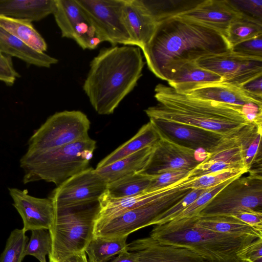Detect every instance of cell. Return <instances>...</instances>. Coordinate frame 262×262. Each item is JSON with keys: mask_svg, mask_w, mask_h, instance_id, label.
<instances>
[{"mask_svg": "<svg viewBox=\"0 0 262 262\" xmlns=\"http://www.w3.org/2000/svg\"><path fill=\"white\" fill-rule=\"evenodd\" d=\"M0 52L10 57L21 59L27 64L38 67L48 68L58 62L56 58L31 48L1 27Z\"/></svg>", "mask_w": 262, "mask_h": 262, "instance_id": "cell-25", "label": "cell"}, {"mask_svg": "<svg viewBox=\"0 0 262 262\" xmlns=\"http://www.w3.org/2000/svg\"><path fill=\"white\" fill-rule=\"evenodd\" d=\"M150 236L164 244L187 248L207 262H241L238 254L262 238L215 232L199 225L196 216L156 225Z\"/></svg>", "mask_w": 262, "mask_h": 262, "instance_id": "cell-4", "label": "cell"}, {"mask_svg": "<svg viewBox=\"0 0 262 262\" xmlns=\"http://www.w3.org/2000/svg\"><path fill=\"white\" fill-rule=\"evenodd\" d=\"M96 147L90 137L55 149L28 152L20 160L24 184L44 180L57 186L89 167Z\"/></svg>", "mask_w": 262, "mask_h": 262, "instance_id": "cell-5", "label": "cell"}, {"mask_svg": "<svg viewBox=\"0 0 262 262\" xmlns=\"http://www.w3.org/2000/svg\"><path fill=\"white\" fill-rule=\"evenodd\" d=\"M142 3L157 23L193 8L200 1H146Z\"/></svg>", "mask_w": 262, "mask_h": 262, "instance_id": "cell-32", "label": "cell"}, {"mask_svg": "<svg viewBox=\"0 0 262 262\" xmlns=\"http://www.w3.org/2000/svg\"><path fill=\"white\" fill-rule=\"evenodd\" d=\"M127 237L94 235L84 250L89 262H107L113 256L127 251Z\"/></svg>", "mask_w": 262, "mask_h": 262, "instance_id": "cell-30", "label": "cell"}, {"mask_svg": "<svg viewBox=\"0 0 262 262\" xmlns=\"http://www.w3.org/2000/svg\"><path fill=\"white\" fill-rule=\"evenodd\" d=\"M158 130L160 138L147 165L141 173L154 176L169 171H190L207 157L206 150L180 144Z\"/></svg>", "mask_w": 262, "mask_h": 262, "instance_id": "cell-11", "label": "cell"}, {"mask_svg": "<svg viewBox=\"0 0 262 262\" xmlns=\"http://www.w3.org/2000/svg\"><path fill=\"white\" fill-rule=\"evenodd\" d=\"M149 121L171 139L181 141L194 149L201 148L207 151L223 137L187 125L154 119H149Z\"/></svg>", "mask_w": 262, "mask_h": 262, "instance_id": "cell-20", "label": "cell"}, {"mask_svg": "<svg viewBox=\"0 0 262 262\" xmlns=\"http://www.w3.org/2000/svg\"><path fill=\"white\" fill-rule=\"evenodd\" d=\"M262 35V21L243 15L229 26L226 38L231 47Z\"/></svg>", "mask_w": 262, "mask_h": 262, "instance_id": "cell-33", "label": "cell"}, {"mask_svg": "<svg viewBox=\"0 0 262 262\" xmlns=\"http://www.w3.org/2000/svg\"><path fill=\"white\" fill-rule=\"evenodd\" d=\"M187 95L202 99L242 106L249 103L262 106V98L251 95L239 86L223 82L204 85Z\"/></svg>", "mask_w": 262, "mask_h": 262, "instance_id": "cell-22", "label": "cell"}, {"mask_svg": "<svg viewBox=\"0 0 262 262\" xmlns=\"http://www.w3.org/2000/svg\"><path fill=\"white\" fill-rule=\"evenodd\" d=\"M151 176L141 172L124 176L107 184L104 194L112 199L136 195L148 189Z\"/></svg>", "mask_w": 262, "mask_h": 262, "instance_id": "cell-31", "label": "cell"}, {"mask_svg": "<svg viewBox=\"0 0 262 262\" xmlns=\"http://www.w3.org/2000/svg\"><path fill=\"white\" fill-rule=\"evenodd\" d=\"M155 93L158 104L145 110L149 119L191 126L221 136L252 122L244 113L243 106L193 97L162 83L156 86Z\"/></svg>", "mask_w": 262, "mask_h": 262, "instance_id": "cell-3", "label": "cell"}, {"mask_svg": "<svg viewBox=\"0 0 262 262\" xmlns=\"http://www.w3.org/2000/svg\"><path fill=\"white\" fill-rule=\"evenodd\" d=\"M128 251L137 254L136 262H207L187 248L164 244L150 236L128 244Z\"/></svg>", "mask_w": 262, "mask_h": 262, "instance_id": "cell-18", "label": "cell"}, {"mask_svg": "<svg viewBox=\"0 0 262 262\" xmlns=\"http://www.w3.org/2000/svg\"><path fill=\"white\" fill-rule=\"evenodd\" d=\"M102 41L136 46L123 16L124 0H76Z\"/></svg>", "mask_w": 262, "mask_h": 262, "instance_id": "cell-10", "label": "cell"}, {"mask_svg": "<svg viewBox=\"0 0 262 262\" xmlns=\"http://www.w3.org/2000/svg\"><path fill=\"white\" fill-rule=\"evenodd\" d=\"M230 49L219 31L198 21L175 16L157 23L151 37L141 50L149 70L168 81L186 63Z\"/></svg>", "mask_w": 262, "mask_h": 262, "instance_id": "cell-1", "label": "cell"}, {"mask_svg": "<svg viewBox=\"0 0 262 262\" xmlns=\"http://www.w3.org/2000/svg\"><path fill=\"white\" fill-rule=\"evenodd\" d=\"M248 176L237 177L222 189L200 211L202 216L231 215L252 209L262 211L261 174L250 172Z\"/></svg>", "mask_w": 262, "mask_h": 262, "instance_id": "cell-8", "label": "cell"}, {"mask_svg": "<svg viewBox=\"0 0 262 262\" xmlns=\"http://www.w3.org/2000/svg\"><path fill=\"white\" fill-rule=\"evenodd\" d=\"M29 238L23 229L16 228L10 233L0 255V262H21Z\"/></svg>", "mask_w": 262, "mask_h": 262, "instance_id": "cell-34", "label": "cell"}, {"mask_svg": "<svg viewBox=\"0 0 262 262\" xmlns=\"http://www.w3.org/2000/svg\"><path fill=\"white\" fill-rule=\"evenodd\" d=\"M155 145L143 148L107 166L95 170L108 184L124 176L141 172L147 165Z\"/></svg>", "mask_w": 262, "mask_h": 262, "instance_id": "cell-27", "label": "cell"}, {"mask_svg": "<svg viewBox=\"0 0 262 262\" xmlns=\"http://www.w3.org/2000/svg\"><path fill=\"white\" fill-rule=\"evenodd\" d=\"M197 224L210 230L231 234H248L262 237V231L230 215L196 216Z\"/></svg>", "mask_w": 262, "mask_h": 262, "instance_id": "cell-29", "label": "cell"}, {"mask_svg": "<svg viewBox=\"0 0 262 262\" xmlns=\"http://www.w3.org/2000/svg\"><path fill=\"white\" fill-rule=\"evenodd\" d=\"M222 81L219 75L191 62L180 68L168 83L177 92L187 94L204 85Z\"/></svg>", "mask_w": 262, "mask_h": 262, "instance_id": "cell-23", "label": "cell"}, {"mask_svg": "<svg viewBox=\"0 0 262 262\" xmlns=\"http://www.w3.org/2000/svg\"><path fill=\"white\" fill-rule=\"evenodd\" d=\"M138 255L135 252L125 251L118 254V255L107 262H136Z\"/></svg>", "mask_w": 262, "mask_h": 262, "instance_id": "cell-46", "label": "cell"}, {"mask_svg": "<svg viewBox=\"0 0 262 262\" xmlns=\"http://www.w3.org/2000/svg\"><path fill=\"white\" fill-rule=\"evenodd\" d=\"M240 88L251 95L262 98V75L249 81Z\"/></svg>", "mask_w": 262, "mask_h": 262, "instance_id": "cell-45", "label": "cell"}, {"mask_svg": "<svg viewBox=\"0 0 262 262\" xmlns=\"http://www.w3.org/2000/svg\"><path fill=\"white\" fill-rule=\"evenodd\" d=\"M40 262H47V260H46V258L42 260L41 261H40Z\"/></svg>", "mask_w": 262, "mask_h": 262, "instance_id": "cell-48", "label": "cell"}, {"mask_svg": "<svg viewBox=\"0 0 262 262\" xmlns=\"http://www.w3.org/2000/svg\"><path fill=\"white\" fill-rule=\"evenodd\" d=\"M207 190L191 189L187 194L162 213L157 219L155 225L164 224L173 220Z\"/></svg>", "mask_w": 262, "mask_h": 262, "instance_id": "cell-38", "label": "cell"}, {"mask_svg": "<svg viewBox=\"0 0 262 262\" xmlns=\"http://www.w3.org/2000/svg\"><path fill=\"white\" fill-rule=\"evenodd\" d=\"M100 210L99 200L54 207L49 229L52 239L49 262H62L72 255L84 251L94 236Z\"/></svg>", "mask_w": 262, "mask_h": 262, "instance_id": "cell-6", "label": "cell"}, {"mask_svg": "<svg viewBox=\"0 0 262 262\" xmlns=\"http://www.w3.org/2000/svg\"><path fill=\"white\" fill-rule=\"evenodd\" d=\"M248 172L246 169H227L194 178L190 184V189H208Z\"/></svg>", "mask_w": 262, "mask_h": 262, "instance_id": "cell-36", "label": "cell"}, {"mask_svg": "<svg viewBox=\"0 0 262 262\" xmlns=\"http://www.w3.org/2000/svg\"><path fill=\"white\" fill-rule=\"evenodd\" d=\"M53 14L62 37L74 40L82 49H95L102 42L76 0H56Z\"/></svg>", "mask_w": 262, "mask_h": 262, "instance_id": "cell-15", "label": "cell"}, {"mask_svg": "<svg viewBox=\"0 0 262 262\" xmlns=\"http://www.w3.org/2000/svg\"><path fill=\"white\" fill-rule=\"evenodd\" d=\"M243 262H262V238H259L244 249L238 255Z\"/></svg>", "mask_w": 262, "mask_h": 262, "instance_id": "cell-43", "label": "cell"}, {"mask_svg": "<svg viewBox=\"0 0 262 262\" xmlns=\"http://www.w3.org/2000/svg\"><path fill=\"white\" fill-rule=\"evenodd\" d=\"M242 15L230 0H204L193 8L177 16L210 26L226 37L230 25Z\"/></svg>", "mask_w": 262, "mask_h": 262, "instance_id": "cell-19", "label": "cell"}, {"mask_svg": "<svg viewBox=\"0 0 262 262\" xmlns=\"http://www.w3.org/2000/svg\"><path fill=\"white\" fill-rule=\"evenodd\" d=\"M91 122L80 111H64L50 116L28 141V152L55 149L88 137Z\"/></svg>", "mask_w": 262, "mask_h": 262, "instance_id": "cell-7", "label": "cell"}, {"mask_svg": "<svg viewBox=\"0 0 262 262\" xmlns=\"http://www.w3.org/2000/svg\"><path fill=\"white\" fill-rule=\"evenodd\" d=\"M189 181L190 178L188 176L183 180L163 188L145 191L136 195L120 199L110 198L104 193L99 200L100 210L95 225L108 221L128 210L179 190L190 189Z\"/></svg>", "mask_w": 262, "mask_h": 262, "instance_id": "cell-17", "label": "cell"}, {"mask_svg": "<svg viewBox=\"0 0 262 262\" xmlns=\"http://www.w3.org/2000/svg\"><path fill=\"white\" fill-rule=\"evenodd\" d=\"M195 62L201 67L221 76L222 82L239 87L262 75V59L242 56L231 50L202 58Z\"/></svg>", "mask_w": 262, "mask_h": 262, "instance_id": "cell-13", "label": "cell"}, {"mask_svg": "<svg viewBox=\"0 0 262 262\" xmlns=\"http://www.w3.org/2000/svg\"><path fill=\"white\" fill-rule=\"evenodd\" d=\"M247 125L233 134L222 137L217 144L207 151L204 161L190 171V176L197 178L227 169L248 171L244 160Z\"/></svg>", "mask_w": 262, "mask_h": 262, "instance_id": "cell-12", "label": "cell"}, {"mask_svg": "<svg viewBox=\"0 0 262 262\" xmlns=\"http://www.w3.org/2000/svg\"><path fill=\"white\" fill-rule=\"evenodd\" d=\"M262 231V211L252 209L239 210L230 215Z\"/></svg>", "mask_w": 262, "mask_h": 262, "instance_id": "cell-44", "label": "cell"}, {"mask_svg": "<svg viewBox=\"0 0 262 262\" xmlns=\"http://www.w3.org/2000/svg\"><path fill=\"white\" fill-rule=\"evenodd\" d=\"M107 184L95 169L88 167L57 186L49 198L54 207L99 200Z\"/></svg>", "mask_w": 262, "mask_h": 262, "instance_id": "cell-14", "label": "cell"}, {"mask_svg": "<svg viewBox=\"0 0 262 262\" xmlns=\"http://www.w3.org/2000/svg\"><path fill=\"white\" fill-rule=\"evenodd\" d=\"M20 77L14 69L10 57L0 52V81L12 85Z\"/></svg>", "mask_w": 262, "mask_h": 262, "instance_id": "cell-42", "label": "cell"}, {"mask_svg": "<svg viewBox=\"0 0 262 262\" xmlns=\"http://www.w3.org/2000/svg\"><path fill=\"white\" fill-rule=\"evenodd\" d=\"M52 248V239L49 230L45 229L33 230L26 246L24 254L35 257L39 261L46 258Z\"/></svg>", "mask_w": 262, "mask_h": 262, "instance_id": "cell-35", "label": "cell"}, {"mask_svg": "<svg viewBox=\"0 0 262 262\" xmlns=\"http://www.w3.org/2000/svg\"><path fill=\"white\" fill-rule=\"evenodd\" d=\"M56 0H0V15L40 21L53 13Z\"/></svg>", "mask_w": 262, "mask_h": 262, "instance_id": "cell-24", "label": "cell"}, {"mask_svg": "<svg viewBox=\"0 0 262 262\" xmlns=\"http://www.w3.org/2000/svg\"><path fill=\"white\" fill-rule=\"evenodd\" d=\"M191 189L179 190L128 210L95 226L94 235L106 237L128 236L144 227L155 225L158 217Z\"/></svg>", "mask_w": 262, "mask_h": 262, "instance_id": "cell-9", "label": "cell"}, {"mask_svg": "<svg viewBox=\"0 0 262 262\" xmlns=\"http://www.w3.org/2000/svg\"><path fill=\"white\" fill-rule=\"evenodd\" d=\"M62 262H89L84 251L72 255Z\"/></svg>", "mask_w": 262, "mask_h": 262, "instance_id": "cell-47", "label": "cell"}, {"mask_svg": "<svg viewBox=\"0 0 262 262\" xmlns=\"http://www.w3.org/2000/svg\"><path fill=\"white\" fill-rule=\"evenodd\" d=\"M230 50L242 56L262 59V35L237 43Z\"/></svg>", "mask_w": 262, "mask_h": 262, "instance_id": "cell-40", "label": "cell"}, {"mask_svg": "<svg viewBox=\"0 0 262 262\" xmlns=\"http://www.w3.org/2000/svg\"><path fill=\"white\" fill-rule=\"evenodd\" d=\"M13 205L21 217L25 232L33 230H49L54 215V207L49 198L29 195L26 190L9 188Z\"/></svg>", "mask_w": 262, "mask_h": 262, "instance_id": "cell-16", "label": "cell"}, {"mask_svg": "<svg viewBox=\"0 0 262 262\" xmlns=\"http://www.w3.org/2000/svg\"><path fill=\"white\" fill-rule=\"evenodd\" d=\"M0 27L38 52L47 50L45 40L30 20L0 15Z\"/></svg>", "mask_w": 262, "mask_h": 262, "instance_id": "cell-28", "label": "cell"}, {"mask_svg": "<svg viewBox=\"0 0 262 262\" xmlns=\"http://www.w3.org/2000/svg\"><path fill=\"white\" fill-rule=\"evenodd\" d=\"M241 262H243V261H241Z\"/></svg>", "mask_w": 262, "mask_h": 262, "instance_id": "cell-49", "label": "cell"}, {"mask_svg": "<svg viewBox=\"0 0 262 262\" xmlns=\"http://www.w3.org/2000/svg\"><path fill=\"white\" fill-rule=\"evenodd\" d=\"M190 171H169L151 176L150 185L146 191L163 188L183 180Z\"/></svg>", "mask_w": 262, "mask_h": 262, "instance_id": "cell-39", "label": "cell"}, {"mask_svg": "<svg viewBox=\"0 0 262 262\" xmlns=\"http://www.w3.org/2000/svg\"><path fill=\"white\" fill-rule=\"evenodd\" d=\"M244 15L262 21V0H230Z\"/></svg>", "mask_w": 262, "mask_h": 262, "instance_id": "cell-41", "label": "cell"}, {"mask_svg": "<svg viewBox=\"0 0 262 262\" xmlns=\"http://www.w3.org/2000/svg\"><path fill=\"white\" fill-rule=\"evenodd\" d=\"M123 16L136 46L141 49L150 40L157 22L141 0H124Z\"/></svg>", "mask_w": 262, "mask_h": 262, "instance_id": "cell-21", "label": "cell"}, {"mask_svg": "<svg viewBox=\"0 0 262 262\" xmlns=\"http://www.w3.org/2000/svg\"><path fill=\"white\" fill-rule=\"evenodd\" d=\"M237 177L230 179L207 189L172 220L198 216L200 211L222 189Z\"/></svg>", "mask_w": 262, "mask_h": 262, "instance_id": "cell-37", "label": "cell"}, {"mask_svg": "<svg viewBox=\"0 0 262 262\" xmlns=\"http://www.w3.org/2000/svg\"><path fill=\"white\" fill-rule=\"evenodd\" d=\"M145 63L139 47L115 46L99 51L91 61L83 85L98 114L114 113L137 84Z\"/></svg>", "mask_w": 262, "mask_h": 262, "instance_id": "cell-2", "label": "cell"}, {"mask_svg": "<svg viewBox=\"0 0 262 262\" xmlns=\"http://www.w3.org/2000/svg\"><path fill=\"white\" fill-rule=\"evenodd\" d=\"M159 138L158 129L149 121L143 125L131 139L100 161L96 169L107 166L146 147L153 146Z\"/></svg>", "mask_w": 262, "mask_h": 262, "instance_id": "cell-26", "label": "cell"}]
</instances>
